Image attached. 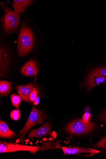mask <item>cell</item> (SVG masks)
<instances>
[{
    "instance_id": "1",
    "label": "cell",
    "mask_w": 106,
    "mask_h": 159,
    "mask_svg": "<svg viewBox=\"0 0 106 159\" xmlns=\"http://www.w3.org/2000/svg\"><path fill=\"white\" fill-rule=\"evenodd\" d=\"M1 6L5 11L4 15L1 18L4 31L8 34L18 32L20 21V13L11 11L2 2L1 3Z\"/></svg>"
},
{
    "instance_id": "2",
    "label": "cell",
    "mask_w": 106,
    "mask_h": 159,
    "mask_svg": "<svg viewBox=\"0 0 106 159\" xmlns=\"http://www.w3.org/2000/svg\"><path fill=\"white\" fill-rule=\"evenodd\" d=\"M47 118L46 115L43 111L39 110L33 106L26 124L19 132L18 136L19 142L23 143L29 130L36 125L42 124L43 120Z\"/></svg>"
},
{
    "instance_id": "3",
    "label": "cell",
    "mask_w": 106,
    "mask_h": 159,
    "mask_svg": "<svg viewBox=\"0 0 106 159\" xmlns=\"http://www.w3.org/2000/svg\"><path fill=\"white\" fill-rule=\"evenodd\" d=\"M33 39L32 30L22 25L21 27L18 41V53L20 56L25 55L32 47Z\"/></svg>"
},
{
    "instance_id": "4",
    "label": "cell",
    "mask_w": 106,
    "mask_h": 159,
    "mask_svg": "<svg viewBox=\"0 0 106 159\" xmlns=\"http://www.w3.org/2000/svg\"><path fill=\"white\" fill-rule=\"evenodd\" d=\"M96 127L92 122L85 123L83 120H77L68 124L66 127V131L68 133L73 135H81L87 134Z\"/></svg>"
},
{
    "instance_id": "5",
    "label": "cell",
    "mask_w": 106,
    "mask_h": 159,
    "mask_svg": "<svg viewBox=\"0 0 106 159\" xmlns=\"http://www.w3.org/2000/svg\"><path fill=\"white\" fill-rule=\"evenodd\" d=\"M41 148L40 146H30L16 143L0 141V153L11 152L18 151H28L35 154Z\"/></svg>"
},
{
    "instance_id": "6",
    "label": "cell",
    "mask_w": 106,
    "mask_h": 159,
    "mask_svg": "<svg viewBox=\"0 0 106 159\" xmlns=\"http://www.w3.org/2000/svg\"><path fill=\"white\" fill-rule=\"evenodd\" d=\"M61 149L65 155L83 154L84 156L90 157L100 152V151L97 150L87 148L62 147Z\"/></svg>"
},
{
    "instance_id": "7",
    "label": "cell",
    "mask_w": 106,
    "mask_h": 159,
    "mask_svg": "<svg viewBox=\"0 0 106 159\" xmlns=\"http://www.w3.org/2000/svg\"><path fill=\"white\" fill-rule=\"evenodd\" d=\"M106 84V77L95 73L92 70L90 72L85 83L86 90L89 92L95 86Z\"/></svg>"
},
{
    "instance_id": "8",
    "label": "cell",
    "mask_w": 106,
    "mask_h": 159,
    "mask_svg": "<svg viewBox=\"0 0 106 159\" xmlns=\"http://www.w3.org/2000/svg\"><path fill=\"white\" fill-rule=\"evenodd\" d=\"M51 130V128L50 123L47 122L39 128L32 129L29 133L27 138L33 139L46 136L50 133Z\"/></svg>"
},
{
    "instance_id": "9",
    "label": "cell",
    "mask_w": 106,
    "mask_h": 159,
    "mask_svg": "<svg viewBox=\"0 0 106 159\" xmlns=\"http://www.w3.org/2000/svg\"><path fill=\"white\" fill-rule=\"evenodd\" d=\"M34 88L33 84L31 83L23 85H18L16 89L22 100L26 102L31 103L30 96Z\"/></svg>"
},
{
    "instance_id": "10",
    "label": "cell",
    "mask_w": 106,
    "mask_h": 159,
    "mask_svg": "<svg viewBox=\"0 0 106 159\" xmlns=\"http://www.w3.org/2000/svg\"><path fill=\"white\" fill-rule=\"evenodd\" d=\"M38 67L36 62L31 60L26 62L21 67V73L25 76H32L37 74Z\"/></svg>"
},
{
    "instance_id": "11",
    "label": "cell",
    "mask_w": 106,
    "mask_h": 159,
    "mask_svg": "<svg viewBox=\"0 0 106 159\" xmlns=\"http://www.w3.org/2000/svg\"><path fill=\"white\" fill-rule=\"evenodd\" d=\"M16 136L15 133L11 130L3 120L0 121V137L4 139H13Z\"/></svg>"
},
{
    "instance_id": "12",
    "label": "cell",
    "mask_w": 106,
    "mask_h": 159,
    "mask_svg": "<svg viewBox=\"0 0 106 159\" xmlns=\"http://www.w3.org/2000/svg\"><path fill=\"white\" fill-rule=\"evenodd\" d=\"M33 1L27 0H14L12 4L15 11L19 13H23L26 8L33 4Z\"/></svg>"
},
{
    "instance_id": "13",
    "label": "cell",
    "mask_w": 106,
    "mask_h": 159,
    "mask_svg": "<svg viewBox=\"0 0 106 159\" xmlns=\"http://www.w3.org/2000/svg\"><path fill=\"white\" fill-rule=\"evenodd\" d=\"M11 91V85L10 82L6 81H1L0 94L2 96H7Z\"/></svg>"
},
{
    "instance_id": "14",
    "label": "cell",
    "mask_w": 106,
    "mask_h": 159,
    "mask_svg": "<svg viewBox=\"0 0 106 159\" xmlns=\"http://www.w3.org/2000/svg\"><path fill=\"white\" fill-rule=\"evenodd\" d=\"M21 99L19 95L15 94H12L11 95V99L12 105L19 110H20Z\"/></svg>"
},
{
    "instance_id": "15",
    "label": "cell",
    "mask_w": 106,
    "mask_h": 159,
    "mask_svg": "<svg viewBox=\"0 0 106 159\" xmlns=\"http://www.w3.org/2000/svg\"><path fill=\"white\" fill-rule=\"evenodd\" d=\"M21 116V114L20 110H14L10 113V117L13 120L17 121L19 120Z\"/></svg>"
},
{
    "instance_id": "16",
    "label": "cell",
    "mask_w": 106,
    "mask_h": 159,
    "mask_svg": "<svg viewBox=\"0 0 106 159\" xmlns=\"http://www.w3.org/2000/svg\"><path fill=\"white\" fill-rule=\"evenodd\" d=\"M93 146L94 147L106 149V135L103 137L97 143L94 144Z\"/></svg>"
},
{
    "instance_id": "17",
    "label": "cell",
    "mask_w": 106,
    "mask_h": 159,
    "mask_svg": "<svg viewBox=\"0 0 106 159\" xmlns=\"http://www.w3.org/2000/svg\"><path fill=\"white\" fill-rule=\"evenodd\" d=\"M1 53H2L3 55L1 54V69L4 70L7 65V55L5 54V52H3V50H1Z\"/></svg>"
},
{
    "instance_id": "18",
    "label": "cell",
    "mask_w": 106,
    "mask_h": 159,
    "mask_svg": "<svg viewBox=\"0 0 106 159\" xmlns=\"http://www.w3.org/2000/svg\"><path fill=\"white\" fill-rule=\"evenodd\" d=\"M92 70L97 74L106 77V67H99L95 68Z\"/></svg>"
},
{
    "instance_id": "19",
    "label": "cell",
    "mask_w": 106,
    "mask_h": 159,
    "mask_svg": "<svg viewBox=\"0 0 106 159\" xmlns=\"http://www.w3.org/2000/svg\"><path fill=\"white\" fill-rule=\"evenodd\" d=\"M97 118L104 123L106 124V109L100 113Z\"/></svg>"
},
{
    "instance_id": "20",
    "label": "cell",
    "mask_w": 106,
    "mask_h": 159,
    "mask_svg": "<svg viewBox=\"0 0 106 159\" xmlns=\"http://www.w3.org/2000/svg\"><path fill=\"white\" fill-rule=\"evenodd\" d=\"M37 92L35 88L30 96V99L31 102H34L37 96Z\"/></svg>"
},
{
    "instance_id": "21",
    "label": "cell",
    "mask_w": 106,
    "mask_h": 159,
    "mask_svg": "<svg viewBox=\"0 0 106 159\" xmlns=\"http://www.w3.org/2000/svg\"><path fill=\"white\" fill-rule=\"evenodd\" d=\"M91 117V114L89 112L86 111L83 115V120L85 123H87L89 122Z\"/></svg>"
},
{
    "instance_id": "22",
    "label": "cell",
    "mask_w": 106,
    "mask_h": 159,
    "mask_svg": "<svg viewBox=\"0 0 106 159\" xmlns=\"http://www.w3.org/2000/svg\"><path fill=\"white\" fill-rule=\"evenodd\" d=\"M40 100V99L39 97L37 96V98L34 102V105L35 106L37 105L39 102Z\"/></svg>"
}]
</instances>
